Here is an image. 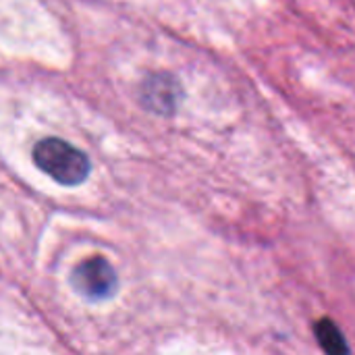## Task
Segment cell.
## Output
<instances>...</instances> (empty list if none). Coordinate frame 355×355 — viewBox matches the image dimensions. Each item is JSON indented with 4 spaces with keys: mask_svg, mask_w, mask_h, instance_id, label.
Wrapping results in <instances>:
<instances>
[{
    "mask_svg": "<svg viewBox=\"0 0 355 355\" xmlns=\"http://www.w3.org/2000/svg\"><path fill=\"white\" fill-rule=\"evenodd\" d=\"M33 162L40 171L67 187L83 183L92 168L89 158L81 150L58 137H46L37 141L33 148Z\"/></svg>",
    "mask_w": 355,
    "mask_h": 355,
    "instance_id": "1",
    "label": "cell"
},
{
    "mask_svg": "<svg viewBox=\"0 0 355 355\" xmlns=\"http://www.w3.org/2000/svg\"><path fill=\"white\" fill-rule=\"evenodd\" d=\"M71 283L79 295H83L89 302H102L114 295L119 287V279L114 268L106 258H89L75 266Z\"/></svg>",
    "mask_w": 355,
    "mask_h": 355,
    "instance_id": "2",
    "label": "cell"
},
{
    "mask_svg": "<svg viewBox=\"0 0 355 355\" xmlns=\"http://www.w3.org/2000/svg\"><path fill=\"white\" fill-rule=\"evenodd\" d=\"M139 98L146 110L160 116H173L181 104L183 87L171 73H152L144 79Z\"/></svg>",
    "mask_w": 355,
    "mask_h": 355,
    "instance_id": "3",
    "label": "cell"
},
{
    "mask_svg": "<svg viewBox=\"0 0 355 355\" xmlns=\"http://www.w3.org/2000/svg\"><path fill=\"white\" fill-rule=\"evenodd\" d=\"M314 335L318 345L327 355H352L349 343L343 335V331L337 327L335 320L331 318H320L314 324Z\"/></svg>",
    "mask_w": 355,
    "mask_h": 355,
    "instance_id": "4",
    "label": "cell"
}]
</instances>
